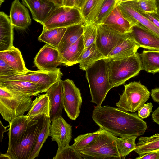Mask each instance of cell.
<instances>
[{"label": "cell", "mask_w": 159, "mask_h": 159, "mask_svg": "<svg viewBox=\"0 0 159 159\" xmlns=\"http://www.w3.org/2000/svg\"><path fill=\"white\" fill-rule=\"evenodd\" d=\"M92 118L100 128L116 137L140 136L147 128L146 123L137 113L108 105L95 107Z\"/></svg>", "instance_id": "1"}, {"label": "cell", "mask_w": 159, "mask_h": 159, "mask_svg": "<svg viewBox=\"0 0 159 159\" xmlns=\"http://www.w3.org/2000/svg\"><path fill=\"white\" fill-rule=\"evenodd\" d=\"M85 71L92 98L91 102L101 106L112 88L109 82L107 58L97 61Z\"/></svg>", "instance_id": "2"}, {"label": "cell", "mask_w": 159, "mask_h": 159, "mask_svg": "<svg viewBox=\"0 0 159 159\" xmlns=\"http://www.w3.org/2000/svg\"><path fill=\"white\" fill-rule=\"evenodd\" d=\"M29 95L0 86V113L9 123L30 108L33 101Z\"/></svg>", "instance_id": "3"}, {"label": "cell", "mask_w": 159, "mask_h": 159, "mask_svg": "<svg viewBox=\"0 0 159 159\" xmlns=\"http://www.w3.org/2000/svg\"><path fill=\"white\" fill-rule=\"evenodd\" d=\"M107 59L109 82L112 88L123 84L142 70L137 53L121 59Z\"/></svg>", "instance_id": "4"}, {"label": "cell", "mask_w": 159, "mask_h": 159, "mask_svg": "<svg viewBox=\"0 0 159 159\" xmlns=\"http://www.w3.org/2000/svg\"><path fill=\"white\" fill-rule=\"evenodd\" d=\"M116 137L103 129L92 142L79 152L83 159H121L117 147Z\"/></svg>", "instance_id": "5"}, {"label": "cell", "mask_w": 159, "mask_h": 159, "mask_svg": "<svg viewBox=\"0 0 159 159\" xmlns=\"http://www.w3.org/2000/svg\"><path fill=\"white\" fill-rule=\"evenodd\" d=\"M62 75L59 68L50 71L28 70L22 72H16L11 75L0 76V80H20L30 82L36 85L39 93H42L46 92L52 84L61 80Z\"/></svg>", "instance_id": "6"}, {"label": "cell", "mask_w": 159, "mask_h": 159, "mask_svg": "<svg viewBox=\"0 0 159 159\" xmlns=\"http://www.w3.org/2000/svg\"><path fill=\"white\" fill-rule=\"evenodd\" d=\"M124 87L116 105L123 110L134 113L148 100L150 92L140 81L131 82Z\"/></svg>", "instance_id": "7"}, {"label": "cell", "mask_w": 159, "mask_h": 159, "mask_svg": "<svg viewBox=\"0 0 159 159\" xmlns=\"http://www.w3.org/2000/svg\"><path fill=\"white\" fill-rule=\"evenodd\" d=\"M84 24L80 9L75 7L64 5L55 7L41 25L43 30L69 26L79 24Z\"/></svg>", "instance_id": "8"}, {"label": "cell", "mask_w": 159, "mask_h": 159, "mask_svg": "<svg viewBox=\"0 0 159 159\" xmlns=\"http://www.w3.org/2000/svg\"><path fill=\"white\" fill-rule=\"evenodd\" d=\"M40 119L14 143L8 145L6 153L10 159H28L43 123Z\"/></svg>", "instance_id": "9"}, {"label": "cell", "mask_w": 159, "mask_h": 159, "mask_svg": "<svg viewBox=\"0 0 159 159\" xmlns=\"http://www.w3.org/2000/svg\"><path fill=\"white\" fill-rule=\"evenodd\" d=\"M96 25L97 33L95 43L99 50L106 58L114 47L130 36L129 33H120L104 24Z\"/></svg>", "instance_id": "10"}, {"label": "cell", "mask_w": 159, "mask_h": 159, "mask_svg": "<svg viewBox=\"0 0 159 159\" xmlns=\"http://www.w3.org/2000/svg\"><path fill=\"white\" fill-rule=\"evenodd\" d=\"M63 92V108L67 116L75 120L79 116L82 102L79 89L69 79L61 80Z\"/></svg>", "instance_id": "11"}, {"label": "cell", "mask_w": 159, "mask_h": 159, "mask_svg": "<svg viewBox=\"0 0 159 159\" xmlns=\"http://www.w3.org/2000/svg\"><path fill=\"white\" fill-rule=\"evenodd\" d=\"M61 55L57 48L48 44L39 50L34 60L35 66L39 70L53 71L61 64Z\"/></svg>", "instance_id": "12"}, {"label": "cell", "mask_w": 159, "mask_h": 159, "mask_svg": "<svg viewBox=\"0 0 159 159\" xmlns=\"http://www.w3.org/2000/svg\"><path fill=\"white\" fill-rule=\"evenodd\" d=\"M50 126V136L58 144V151L69 145L72 139V126L62 116L53 118Z\"/></svg>", "instance_id": "13"}, {"label": "cell", "mask_w": 159, "mask_h": 159, "mask_svg": "<svg viewBox=\"0 0 159 159\" xmlns=\"http://www.w3.org/2000/svg\"><path fill=\"white\" fill-rule=\"evenodd\" d=\"M129 34L139 47L159 51V36L141 25L137 24L132 26Z\"/></svg>", "instance_id": "14"}, {"label": "cell", "mask_w": 159, "mask_h": 159, "mask_svg": "<svg viewBox=\"0 0 159 159\" xmlns=\"http://www.w3.org/2000/svg\"><path fill=\"white\" fill-rule=\"evenodd\" d=\"M123 17L132 26L139 24L148 30L159 36V29L142 14L138 12L125 2L117 3Z\"/></svg>", "instance_id": "15"}, {"label": "cell", "mask_w": 159, "mask_h": 159, "mask_svg": "<svg viewBox=\"0 0 159 159\" xmlns=\"http://www.w3.org/2000/svg\"><path fill=\"white\" fill-rule=\"evenodd\" d=\"M39 120H32L24 115L13 119L8 125V145L16 142L29 128L37 123Z\"/></svg>", "instance_id": "16"}, {"label": "cell", "mask_w": 159, "mask_h": 159, "mask_svg": "<svg viewBox=\"0 0 159 159\" xmlns=\"http://www.w3.org/2000/svg\"><path fill=\"white\" fill-rule=\"evenodd\" d=\"M61 80L54 83L46 92L50 100L51 122L54 117L62 116L63 108V92Z\"/></svg>", "instance_id": "17"}, {"label": "cell", "mask_w": 159, "mask_h": 159, "mask_svg": "<svg viewBox=\"0 0 159 159\" xmlns=\"http://www.w3.org/2000/svg\"><path fill=\"white\" fill-rule=\"evenodd\" d=\"M30 10L33 19L41 24L56 7L46 0H21Z\"/></svg>", "instance_id": "18"}, {"label": "cell", "mask_w": 159, "mask_h": 159, "mask_svg": "<svg viewBox=\"0 0 159 159\" xmlns=\"http://www.w3.org/2000/svg\"><path fill=\"white\" fill-rule=\"evenodd\" d=\"M9 16L13 25L18 29H25L31 23L28 10L19 0L12 2Z\"/></svg>", "instance_id": "19"}, {"label": "cell", "mask_w": 159, "mask_h": 159, "mask_svg": "<svg viewBox=\"0 0 159 159\" xmlns=\"http://www.w3.org/2000/svg\"><path fill=\"white\" fill-rule=\"evenodd\" d=\"M14 26L9 16L0 12V51L8 50L13 46Z\"/></svg>", "instance_id": "20"}, {"label": "cell", "mask_w": 159, "mask_h": 159, "mask_svg": "<svg viewBox=\"0 0 159 159\" xmlns=\"http://www.w3.org/2000/svg\"><path fill=\"white\" fill-rule=\"evenodd\" d=\"M51 105L48 94L46 93L36 98L26 115L32 120H39L44 115L50 117Z\"/></svg>", "instance_id": "21"}, {"label": "cell", "mask_w": 159, "mask_h": 159, "mask_svg": "<svg viewBox=\"0 0 159 159\" xmlns=\"http://www.w3.org/2000/svg\"><path fill=\"white\" fill-rule=\"evenodd\" d=\"M103 24L125 34L130 33L132 27L130 23L122 15L117 4Z\"/></svg>", "instance_id": "22"}, {"label": "cell", "mask_w": 159, "mask_h": 159, "mask_svg": "<svg viewBox=\"0 0 159 159\" xmlns=\"http://www.w3.org/2000/svg\"><path fill=\"white\" fill-rule=\"evenodd\" d=\"M139 48L130 35L129 37L114 47L107 58L119 59L125 58L136 53Z\"/></svg>", "instance_id": "23"}, {"label": "cell", "mask_w": 159, "mask_h": 159, "mask_svg": "<svg viewBox=\"0 0 159 159\" xmlns=\"http://www.w3.org/2000/svg\"><path fill=\"white\" fill-rule=\"evenodd\" d=\"M0 59L18 72L28 70L26 68L20 51L13 46L8 50L0 51Z\"/></svg>", "instance_id": "24"}, {"label": "cell", "mask_w": 159, "mask_h": 159, "mask_svg": "<svg viewBox=\"0 0 159 159\" xmlns=\"http://www.w3.org/2000/svg\"><path fill=\"white\" fill-rule=\"evenodd\" d=\"M84 24H77L66 28L61 40L57 48L61 55L83 35Z\"/></svg>", "instance_id": "25"}, {"label": "cell", "mask_w": 159, "mask_h": 159, "mask_svg": "<svg viewBox=\"0 0 159 159\" xmlns=\"http://www.w3.org/2000/svg\"><path fill=\"white\" fill-rule=\"evenodd\" d=\"M0 86L31 96H36L39 93L36 85L23 80H0Z\"/></svg>", "instance_id": "26"}, {"label": "cell", "mask_w": 159, "mask_h": 159, "mask_svg": "<svg viewBox=\"0 0 159 159\" xmlns=\"http://www.w3.org/2000/svg\"><path fill=\"white\" fill-rule=\"evenodd\" d=\"M138 54L142 70L153 74L159 72V51L143 50Z\"/></svg>", "instance_id": "27"}, {"label": "cell", "mask_w": 159, "mask_h": 159, "mask_svg": "<svg viewBox=\"0 0 159 159\" xmlns=\"http://www.w3.org/2000/svg\"><path fill=\"white\" fill-rule=\"evenodd\" d=\"M106 58L99 50L95 43L84 48L78 60L80 67L85 71L97 61Z\"/></svg>", "instance_id": "28"}, {"label": "cell", "mask_w": 159, "mask_h": 159, "mask_svg": "<svg viewBox=\"0 0 159 159\" xmlns=\"http://www.w3.org/2000/svg\"><path fill=\"white\" fill-rule=\"evenodd\" d=\"M84 48L83 35L61 55V64L70 66L78 63L79 58Z\"/></svg>", "instance_id": "29"}, {"label": "cell", "mask_w": 159, "mask_h": 159, "mask_svg": "<svg viewBox=\"0 0 159 159\" xmlns=\"http://www.w3.org/2000/svg\"><path fill=\"white\" fill-rule=\"evenodd\" d=\"M104 0H87L80 9L84 24L93 23L97 19Z\"/></svg>", "instance_id": "30"}, {"label": "cell", "mask_w": 159, "mask_h": 159, "mask_svg": "<svg viewBox=\"0 0 159 159\" xmlns=\"http://www.w3.org/2000/svg\"><path fill=\"white\" fill-rule=\"evenodd\" d=\"M50 117L44 115L41 129L36 138L34 146L28 159H34L37 157L46 140L50 136Z\"/></svg>", "instance_id": "31"}, {"label": "cell", "mask_w": 159, "mask_h": 159, "mask_svg": "<svg viewBox=\"0 0 159 159\" xmlns=\"http://www.w3.org/2000/svg\"><path fill=\"white\" fill-rule=\"evenodd\" d=\"M134 151L139 155L159 151V133L150 136L140 137Z\"/></svg>", "instance_id": "32"}, {"label": "cell", "mask_w": 159, "mask_h": 159, "mask_svg": "<svg viewBox=\"0 0 159 159\" xmlns=\"http://www.w3.org/2000/svg\"><path fill=\"white\" fill-rule=\"evenodd\" d=\"M66 28L61 27L43 30L38 38L40 41L57 48L63 36Z\"/></svg>", "instance_id": "33"}, {"label": "cell", "mask_w": 159, "mask_h": 159, "mask_svg": "<svg viewBox=\"0 0 159 159\" xmlns=\"http://www.w3.org/2000/svg\"><path fill=\"white\" fill-rule=\"evenodd\" d=\"M137 137L135 136L120 138L116 137L117 147L121 159H125L127 156L136 149L135 140Z\"/></svg>", "instance_id": "34"}, {"label": "cell", "mask_w": 159, "mask_h": 159, "mask_svg": "<svg viewBox=\"0 0 159 159\" xmlns=\"http://www.w3.org/2000/svg\"><path fill=\"white\" fill-rule=\"evenodd\" d=\"M125 2L141 14L157 12L156 0H136Z\"/></svg>", "instance_id": "35"}, {"label": "cell", "mask_w": 159, "mask_h": 159, "mask_svg": "<svg viewBox=\"0 0 159 159\" xmlns=\"http://www.w3.org/2000/svg\"><path fill=\"white\" fill-rule=\"evenodd\" d=\"M102 129L100 128L96 131L78 136L74 139V143L72 145L78 152L83 150L94 140Z\"/></svg>", "instance_id": "36"}, {"label": "cell", "mask_w": 159, "mask_h": 159, "mask_svg": "<svg viewBox=\"0 0 159 159\" xmlns=\"http://www.w3.org/2000/svg\"><path fill=\"white\" fill-rule=\"evenodd\" d=\"M118 0H104L99 14L93 23L95 25L103 24L116 6Z\"/></svg>", "instance_id": "37"}, {"label": "cell", "mask_w": 159, "mask_h": 159, "mask_svg": "<svg viewBox=\"0 0 159 159\" xmlns=\"http://www.w3.org/2000/svg\"><path fill=\"white\" fill-rule=\"evenodd\" d=\"M97 33L96 25L93 23L84 24L83 38L84 48L95 43Z\"/></svg>", "instance_id": "38"}, {"label": "cell", "mask_w": 159, "mask_h": 159, "mask_svg": "<svg viewBox=\"0 0 159 159\" xmlns=\"http://www.w3.org/2000/svg\"><path fill=\"white\" fill-rule=\"evenodd\" d=\"M53 159H83L80 153L73 146L68 145L57 151Z\"/></svg>", "instance_id": "39"}, {"label": "cell", "mask_w": 159, "mask_h": 159, "mask_svg": "<svg viewBox=\"0 0 159 159\" xmlns=\"http://www.w3.org/2000/svg\"><path fill=\"white\" fill-rule=\"evenodd\" d=\"M153 107L151 102L145 103L138 110V116L142 119L148 117L152 112Z\"/></svg>", "instance_id": "40"}, {"label": "cell", "mask_w": 159, "mask_h": 159, "mask_svg": "<svg viewBox=\"0 0 159 159\" xmlns=\"http://www.w3.org/2000/svg\"><path fill=\"white\" fill-rule=\"evenodd\" d=\"M16 72L14 69L0 59V76L11 75Z\"/></svg>", "instance_id": "41"}, {"label": "cell", "mask_w": 159, "mask_h": 159, "mask_svg": "<svg viewBox=\"0 0 159 159\" xmlns=\"http://www.w3.org/2000/svg\"><path fill=\"white\" fill-rule=\"evenodd\" d=\"M136 159H159V151L150 152L139 155Z\"/></svg>", "instance_id": "42"}, {"label": "cell", "mask_w": 159, "mask_h": 159, "mask_svg": "<svg viewBox=\"0 0 159 159\" xmlns=\"http://www.w3.org/2000/svg\"><path fill=\"white\" fill-rule=\"evenodd\" d=\"M144 16L151 21L159 29V15L156 13H143Z\"/></svg>", "instance_id": "43"}, {"label": "cell", "mask_w": 159, "mask_h": 159, "mask_svg": "<svg viewBox=\"0 0 159 159\" xmlns=\"http://www.w3.org/2000/svg\"><path fill=\"white\" fill-rule=\"evenodd\" d=\"M151 96L153 100L159 103V88H157L151 90Z\"/></svg>", "instance_id": "44"}, {"label": "cell", "mask_w": 159, "mask_h": 159, "mask_svg": "<svg viewBox=\"0 0 159 159\" xmlns=\"http://www.w3.org/2000/svg\"><path fill=\"white\" fill-rule=\"evenodd\" d=\"M153 121L159 125V106L152 115Z\"/></svg>", "instance_id": "45"}, {"label": "cell", "mask_w": 159, "mask_h": 159, "mask_svg": "<svg viewBox=\"0 0 159 159\" xmlns=\"http://www.w3.org/2000/svg\"><path fill=\"white\" fill-rule=\"evenodd\" d=\"M9 127L8 126L7 127L4 126L3 125L1 121H0V142H2L3 138L4 133L7 131L6 128Z\"/></svg>", "instance_id": "46"}, {"label": "cell", "mask_w": 159, "mask_h": 159, "mask_svg": "<svg viewBox=\"0 0 159 159\" xmlns=\"http://www.w3.org/2000/svg\"><path fill=\"white\" fill-rule=\"evenodd\" d=\"M63 5L73 7H75V0H63Z\"/></svg>", "instance_id": "47"}, {"label": "cell", "mask_w": 159, "mask_h": 159, "mask_svg": "<svg viewBox=\"0 0 159 159\" xmlns=\"http://www.w3.org/2000/svg\"><path fill=\"white\" fill-rule=\"evenodd\" d=\"M54 5L56 7L63 5V0H46Z\"/></svg>", "instance_id": "48"}, {"label": "cell", "mask_w": 159, "mask_h": 159, "mask_svg": "<svg viewBox=\"0 0 159 159\" xmlns=\"http://www.w3.org/2000/svg\"><path fill=\"white\" fill-rule=\"evenodd\" d=\"M87 0H75V7L80 9L84 5Z\"/></svg>", "instance_id": "49"}, {"label": "cell", "mask_w": 159, "mask_h": 159, "mask_svg": "<svg viewBox=\"0 0 159 159\" xmlns=\"http://www.w3.org/2000/svg\"><path fill=\"white\" fill-rule=\"evenodd\" d=\"M0 158L2 159H10L9 156L6 153L5 154H1Z\"/></svg>", "instance_id": "50"}, {"label": "cell", "mask_w": 159, "mask_h": 159, "mask_svg": "<svg viewBox=\"0 0 159 159\" xmlns=\"http://www.w3.org/2000/svg\"><path fill=\"white\" fill-rule=\"evenodd\" d=\"M156 4L157 9V13L159 15V0H156Z\"/></svg>", "instance_id": "51"}, {"label": "cell", "mask_w": 159, "mask_h": 159, "mask_svg": "<svg viewBox=\"0 0 159 159\" xmlns=\"http://www.w3.org/2000/svg\"><path fill=\"white\" fill-rule=\"evenodd\" d=\"M136 0H118V2Z\"/></svg>", "instance_id": "52"}, {"label": "cell", "mask_w": 159, "mask_h": 159, "mask_svg": "<svg viewBox=\"0 0 159 159\" xmlns=\"http://www.w3.org/2000/svg\"><path fill=\"white\" fill-rule=\"evenodd\" d=\"M5 0H0V6H1L2 4L4 2Z\"/></svg>", "instance_id": "53"}]
</instances>
